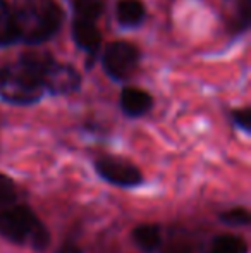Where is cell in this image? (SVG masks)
<instances>
[{"label": "cell", "instance_id": "3957f363", "mask_svg": "<svg viewBox=\"0 0 251 253\" xmlns=\"http://www.w3.org/2000/svg\"><path fill=\"white\" fill-rule=\"evenodd\" d=\"M0 236L19 247L43 252L50 245V233L31 207L10 203L0 209Z\"/></svg>", "mask_w": 251, "mask_h": 253}, {"label": "cell", "instance_id": "5bb4252c", "mask_svg": "<svg viewBox=\"0 0 251 253\" xmlns=\"http://www.w3.org/2000/svg\"><path fill=\"white\" fill-rule=\"evenodd\" d=\"M160 253H196L194 241L186 233H174L167 241H162L158 250Z\"/></svg>", "mask_w": 251, "mask_h": 253}, {"label": "cell", "instance_id": "277c9868", "mask_svg": "<svg viewBox=\"0 0 251 253\" xmlns=\"http://www.w3.org/2000/svg\"><path fill=\"white\" fill-rule=\"evenodd\" d=\"M140 59L141 53L136 45L122 40L112 42L102 53V66L112 80L126 81L134 74Z\"/></svg>", "mask_w": 251, "mask_h": 253}, {"label": "cell", "instance_id": "9a60e30c", "mask_svg": "<svg viewBox=\"0 0 251 253\" xmlns=\"http://www.w3.org/2000/svg\"><path fill=\"white\" fill-rule=\"evenodd\" d=\"M220 222H224L225 226L231 227H241V226H248L250 224V212L245 207H234L231 210H225L218 215Z\"/></svg>", "mask_w": 251, "mask_h": 253}, {"label": "cell", "instance_id": "6da1fadb", "mask_svg": "<svg viewBox=\"0 0 251 253\" xmlns=\"http://www.w3.org/2000/svg\"><path fill=\"white\" fill-rule=\"evenodd\" d=\"M48 53H24L16 62L0 67V100L10 105H31L45 93L43 67Z\"/></svg>", "mask_w": 251, "mask_h": 253}, {"label": "cell", "instance_id": "7a4b0ae2", "mask_svg": "<svg viewBox=\"0 0 251 253\" xmlns=\"http://www.w3.org/2000/svg\"><path fill=\"white\" fill-rule=\"evenodd\" d=\"M17 42L40 45L57 35L62 10L55 0H12Z\"/></svg>", "mask_w": 251, "mask_h": 253}, {"label": "cell", "instance_id": "2e32d148", "mask_svg": "<svg viewBox=\"0 0 251 253\" xmlns=\"http://www.w3.org/2000/svg\"><path fill=\"white\" fill-rule=\"evenodd\" d=\"M17 195H19L17 184L14 183L9 176H5V174L0 172V209L16 202Z\"/></svg>", "mask_w": 251, "mask_h": 253}, {"label": "cell", "instance_id": "5b68a950", "mask_svg": "<svg viewBox=\"0 0 251 253\" xmlns=\"http://www.w3.org/2000/svg\"><path fill=\"white\" fill-rule=\"evenodd\" d=\"M95 170L105 183L119 188H136L144 181L140 167L134 166L131 160L115 155H104L97 159Z\"/></svg>", "mask_w": 251, "mask_h": 253}, {"label": "cell", "instance_id": "e0dca14e", "mask_svg": "<svg viewBox=\"0 0 251 253\" xmlns=\"http://www.w3.org/2000/svg\"><path fill=\"white\" fill-rule=\"evenodd\" d=\"M231 119L239 129H243L245 133H250L251 131V110L246 107V109H238L231 112Z\"/></svg>", "mask_w": 251, "mask_h": 253}, {"label": "cell", "instance_id": "4fadbf2b", "mask_svg": "<svg viewBox=\"0 0 251 253\" xmlns=\"http://www.w3.org/2000/svg\"><path fill=\"white\" fill-rule=\"evenodd\" d=\"M74 9V16L97 23L105 10V0H69Z\"/></svg>", "mask_w": 251, "mask_h": 253}, {"label": "cell", "instance_id": "8992f818", "mask_svg": "<svg viewBox=\"0 0 251 253\" xmlns=\"http://www.w3.org/2000/svg\"><path fill=\"white\" fill-rule=\"evenodd\" d=\"M43 86L52 95H69L79 90L81 76L72 66L55 62L48 57L43 67Z\"/></svg>", "mask_w": 251, "mask_h": 253}, {"label": "cell", "instance_id": "52a82bcc", "mask_svg": "<svg viewBox=\"0 0 251 253\" xmlns=\"http://www.w3.org/2000/svg\"><path fill=\"white\" fill-rule=\"evenodd\" d=\"M72 40L77 45V48H81L88 55V60H90L88 66H91L100 53L102 47V33L97 23L76 17L72 23Z\"/></svg>", "mask_w": 251, "mask_h": 253}, {"label": "cell", "instance_id": "9c48e42d", "mask_svg": "<svg viewBox=\"0 0 251 253\" xmlns=\"http://www.w3.org/2000/svg\"><path fill=\"white\" fill-rule=\"evenodd\" d=\"M133 241L141 252L155 253L164 241V234L158 224H140L133 229Z\"/></svg>", "mask_w": 251, "mask_h": 253}, {"label": "cell", "instance_id": "30bf717a", "mask_svg": "<svg viewBox=\"0 0 251 253\" xmlns=\"http://www.w3.org/2000/svg\"><path fill=\"white\" fill-rule=\"evenodd\" d=\"M115 14L122 28H138L144 23L146 9L141 0H119Z\"/></svg>", "mask_w": 251, "mask_h": 253}, {"label": "cell", "instance_id": "ba28073f", "mask_svg": "<svg viewBox=\"0 0 251 253\" xmlns=\"http://www.w3.org/2000/svg\"><path fill=\"white\" fill-rule=\"evenodd\" d=\"M153 107V98L140 88H124L121 93V109L127 117H141Z\"/></svg>", "mask_w": 251, "mask_h": 253}, {"label": "cell", "instance_id": "7c38bea8", "mask_svg": "<svg viewBox=\"0 0 251 253\" xmlns=\"http://www.w3.org/2000/svg\"><path fill=\"white\" fill-rule=\"evenodd\" d=\"M208 253H248V243L238 234H218L212 240Z\"/></svg>", "mask_w": 251, "mask_h": 253}, {"label": "cell", "instance_id": "8fae6325", "mask_svg": "<svg viewBox=\"0 0 251 253\" xmlns=\"http://www.w3.org/2000/svg\"><path fill=\"white\" fill-rule=\"evenodd\" d=\"M17 42L12 7L7 0H0V47H9Z\"/></svg>", "mask_w": 251, "mask_h": 253}, {"label": "cell", "instance_id": "ac0fdd59", "mask_svg": "<svg viewBox=\"0 0 251 253\" xmlns=\"http://www.w3.org/2000/svg\"><path fill=\"white\" fill-rule=\"evenodd\" d=\"M55 253H83V250L76 243H72V241H66Z\"/></svg>", "mask_w": 251, "mask_h": 253}]
</instances>
